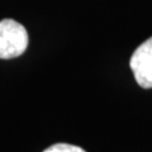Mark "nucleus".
Masks as SVG:
<instances>
[{
    "mask_svg": "<svg viewBox=\"0 0 152 152\" xmlns=\"http://www.w3.org/2000/svg\"><path fill=\"white\" fill-rule=\"evenodd\" d=\"M137 84L143 89L152 88V37L141 43L129 60Z\"/></svg>",
    "mask_w": 152,
    "mask_h": 152,
    "instance_id": "obj_2",
    "label": "nucleus"
},
{
    "mask_svg": "<svg viewBox=\"0 0 152 152\" xmlns=\"http://www.w3.org/2000/svg\"><path fill=\"white\" fill-rule=\"evenodd\" d=\"M43 152H86V151L81 148V147L74 146L70 143H56L50 146Z\"/></svg>",
    "mask_w": 152,
    "mask_h": 152,
    "instance_id": "obj_3",
    "label": "nucleus"
},
{
    "mask_svg": "<svg viewBox=\"0 0 152 152\" xmlns=\"http://www.w3.org/2000/svg\"><path fill=\"white\" fill-rule=\"evenodd\" d=\"M28 33L13 19L0 20V58L9 60L23 55L28 47Z\"/></svg>",
    "mask_w": 152,
    "mask_h": 152,
    "instance_id": "obj_1",
    "label": "nucleus"
}]
</instances>
